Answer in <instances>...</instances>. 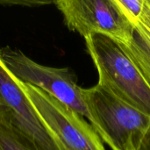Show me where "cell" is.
Wrapping results in <instances>:
<instances>
[{
	"mask_svg": "<svg viewBox=\"0 0 150 150\" xmlns=\"http://www.w3.org/2000/svg\"><path fill=\"white\" fill-rule=\"evenodd\" d=\"M85 39L98 83L126 104L150 116V84L121 44L103 34Z\"/></svg>",
	"mask_w": 150,
	"mask_h": 150,
	"instance_id": "obj_1",
	"label": "cell"
},
{
	"mask_svg": "<svg viewBox=\"0 0 150 150\" xmlns=\"http://www.w3.org/2000/svg\"><path fill=\"white\" fill-rule=\"evenodd\" d=\"M89 121L112 150H137L150 128V116L98 83L83 89Z\"/></svg>",
	"mask_w": 150,
	"mask_h": 150,
	"instance_id": "obj_2",
	"label": "cell"
},
{
	"mask_svg": "<svg viewBox=\"0 0 150 150\" xmlns=\"http://www.w3.org/2000/svg\"><path fill=\"white\" fill-rule=\"evenodd\" d=\"M13 78L62 149L105 150L98 133L83 116L44 91Z\"/></svg>",
	"mask_w": 150,
	"mask_h": 150,
	"instance_id": "obj_3",
	"label": "cell"
},
{
	"mask_svg": "<svg viewBox=\"0 0 150 150\" xmlns=\"http://www.w3.org/2000/svg\"><path fill=\"white\" fill-rule=\"evenodd\" d=\"M0 61L18 80L44 91L89 120L83 89L77 84L71 70L41 65L22 51L9 47H0Z\"/></svg>",
	"mask_w": 150,
	"mask_h": 150,
	"instance_id": "obj_4",
	"label": "cell"
},
{
	"mask_svg": "<svg viewBox=\"0 0 150 150\" xmlns=\"http://www.w3.org/2000/svg\"><path fill=\"white\" fill-rule=\"evenodd\" d=\"M54 4L68 28L84 38L103 34L126 44L133 36L134 26L116 0H58Z\"/></svg>",
	"mask_w": 150,
	"mask_h": 150,
	"instance_id": "obj_5",
	"label": "cell"
},
{
	"mask_svg": "<svg viewBox=\"0 0 150 150\" xmlns=\"http://www.w3.org/2000/svg\"><path fill=\"white\" fill-rule=\"evenodd\" d=\"M0 122L14 130L31 149L63 150L1 61Z\"/></svg>",
	"mask_w": 150,
	"mask_h": 150,
	"instance_id": "obj_6",
	"label": "cell"
},
{
	"mask_svg": "<svg viewBox=\"0 0 150 150\" xmlns=\"http://www.w3.org/2000/svg\"><path fill=\"white\" fill-rule=\"evenodd\" d=\"M121 46L150 84L149 31L141 25H135L131 40Z\"/></svg>",
	"mask_w": 150,
	"mask_h": 150,
	"instance_id": "obj_7",
	"label": "cell"
},
{
	"mask_svg": "<svg viewBox=\"0 0 150 150\" xmlns=\"http://www.w3.org/2000/svg\"><path fill=\"white\" fill-rule=\"evenodd\" d=\"M0 150H33L8 125L0 122Z\"/></svg>",
	"mask_w": 150,
	"mask_h": 150,
	"instance_id": "obj_8",
	"label": "cell"
},
{
	"mask_svg": "<svg viewBox=\"0 0 150 150\" xmlns=\"http://www.w3.org/2000/svg\"><path fill=\"white\" fill-rule=\"evenodd\" d=\"M145 0H116L118 5L121 9L127 19L135 26L143 11Z\"/></svg>",
	"mask_w": 150,
	"mask_h": 150,
	"instance_id": "obj_9",
	"label": "cell"
},
{
	"mask_svg": "<svg viewBox=\"0 0 150 150\" xmlns=\"http://www.w3.org/2000/svg\"><path fill=\"white\" fill-rule=\"evenodd\" d=\"M137 25L144 27L150 32V0L144 1V9Z\"/></svg>",
	"mask_w": 150,
	"mask_h": 150,
	"instance_id": "obj_10",
	"label": "cell"
},
{
	"mask_svg": "<svg viewBox=\"0 0 150 150\" xmlns=\"http://www.w3.org/2000/svg\"><path fill=\"white\" fill-rule=\"evenodd\" d=\"M50 3H54V2H43V1H0L1 4H24L25 6H28V7H36V6H40V5H43V4H48Z\"/></svg>",
	"mask_w": 150,
	"mask_h": 150,
	"instance_id": "obj_11",
	"label": "cell"
},
{
	"mask_svg": "<svg viewBox=\"0 0 150 150\" xmlns=\"http://www.w3.org/2000/svg\"><path fill=\"white\" fill-rule=\"evenodd\" d=\"M137 150H150V128L143 137Z\"/></svg>",
	"mask_w": 150,
	"mask_h": 150,
	"instance_id": "obj_12",
	"label": "cell"
}]
</instances>
